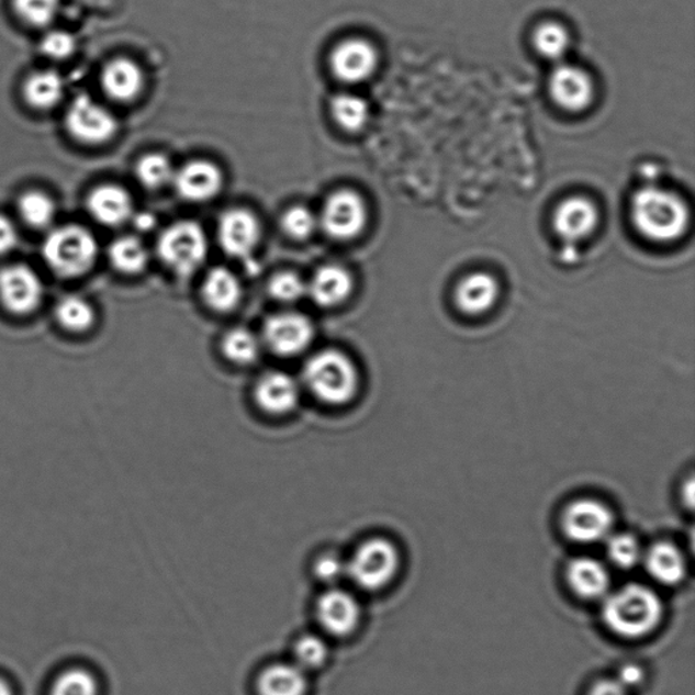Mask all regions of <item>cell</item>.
<instances>
[{
	"mask_svg": "<svg viewBox=\"0 0 695 695\" xmlns=\"http://www.w3.org/2000/svg\"><path fill=\"white\" fill-rule=\"evenodd\" d=\"M663 602L652 588L630 583L608 593L602 607L603 623L624 639H641L662 623Z\"/></svg>",
	"mask_w": 695,
	"mask_h": 695,
	"instance_id": "cell-1",
	"label": "cell"
},
{
	"mask_svg": "<svg viewBox=\"0 0 695 695\" xmlns=\"http://www.w3.org/2000/svg\"><path fill=\"white\" fill-rule=\"evenodd\" d=\"M631 220L646 238L671 243L686 232L691 214L676 194L648 187L640 189L631 200Z\"/></svg>",
	"mask_w": 695,
	"mask_h": 695,
	"instance_id": "cell-2",
	"label": "cell"
},
{
	"mask_svg": "<svg viewBox=\"0 0 695 695\" xmlns=\"http://www.w3.org/2000/svg\"><path fill=\"white\" fill-rule=\"evenodd\" d=\"M304 383L315 397L329 405H344L359 390V372L352 359L336 349L310 358L303 370Z\"/></svg>",
	"mask_w": 695,
	"mask_h": 695,
	"instance_id": "cell-3",
	"label": "cell"
},
{
	"mask_svg": "<svg viewBox=\"0 0 695 695\" xmlns=\"http://www.w3.org/2000/svg\"><path fill=\"white\" fill-rule=\"evenodd\" d=\"M43 257L51 271L63 279H78L94 267L99 243L89 229L77 224L52 229L44 239Z\"/></svg>",
	"mask_w": 695,
	"mask_h": 695,
	"instance_id": "cell-4",
	"label": "cell"
},
{
	"mask_svg": "<svg viewBox=\"0 0 695 695\" xmlns=\"http://www.w3.org/2000/svg\"><path fill=\"white\" fill-rule=\"evenodd\" d=\"M400 570V553L388 539L372 538L356 549L347 574L359 588L379 591L393 582Z\"/></svg>",
	"mask_w": 695,
	"mask_h": 695,
	"instance_id": "cell-5",
	"label": "cell"
},
{
	"mask_svg": "<svg viewBox=\"0 0 695 695\" xmlns=\"http://www.w3.org/2000/svg\"><path fill=\"white\" fill-rule=\"evenodd\" d=\"M158 256L166 267L181 276L192 274L206 257L203 228L194 222H178L158 239Z\"/></svg>",
	"mask_w": 695,
	"mask_h": 695,
	"instance_id": "cell-6",
	"label": "cell"
},
{
	"mask_svg": "<svg viewBox=\"0 0 695 695\" xmlns=\"http://www.w3.org/2000/svg\"><path fill=\"white\" fill-rule=\"evenodd\" d=\"M42 278L25 264H11L0 269V304L15 317L36 313L44 301Z\"/></svg>",
	"mask_w": 695,
	"mask_h": 695,
	"instance_id": "cell-7",
	"label": "cell"
},
{
	"mask_svg": "<svg viewBox=\"0 0 695 695\" xmlns=\"http://www.w3.org/2000/svg\"><path fill=\"white\" fill-rule=\"evenodd\" d=\"M66 126L75 141L90 146L111 141L119 128L113 113L86 94L78 96L68 105Z\"/></svg>",
	"mask_w": 695,
	"mask_h": 695,
	"instance_id": "cell-8",
	"label": "cell"
},
{
	"mask_svg": "<svg viewBox=\"0 0 695 695\" xmlns=\"http://www.w3.org/2000/svg\"><path fill=\"white\" fill-rule=\"evenodd\" d=\"M561 526L565 536L573 542H602L613 534L614 515L606 504L594 498H582L573 502L564 511Z\"/></svg>",
	"mask_w": 695,
	"mask_h": 695,
	"instance_id": "cell-9",
	"label": "cell"
},
{
	"mask_svg": "<svg viewBox=\"0 0 695 695\" xmlns=\"http://www.w3.org/2000/svg\"><path fill=\"white\" fill-rule=\"evenodd\" d=\"M321 224L329 237L348 240L363 232L367 224V206L358 193L343 189L326 200Z\"/></svg>",
	"mask_w": 695,
	"mask_h": 695,
	"instance_id": "cell-10",
	"label": "cell"
},
{
	"mask_svg": "<svg viewBox=\"0 0 695 695\" xmlns=\"http://www.w3.org/2000/svg\"><path fill=\"white\" fill-rule=\"evenodd\" d=\"M314 338V326L306 315L279 313L264 325V341L279 356H296L307 349Z\"/></svg>",
	"mask_w": 695,
	"mask_h": 695,
	"instance_id": "cell-11",
	"label": "cell"
},
{
	"mask_svg": "<svg viewBox=\"0 0 695 695\" xmlns=\"http://www.w3.org/2000/svg\"><path fill=\"white\" fill-rule=\"evenodd\" d=\"M317 618L326 634L335 637L352 635L360 623V605L352 594L332 588L320 596Z\"/></svg>",
	"mask_w": 695,
	"mask_h": 695,
	"instance_id": "cell-12",
	"label": "cell"
},
{
	"mask_svg": "<svg viewBox=\"0 0 695 695\" xmlns=\"http://www.w3.org/2000/svg\"><path fill=\"white\" fill-rule=\"evenodd\" d=\"M377 66V51L365 40H347L338 44L330 55L333 74L346 83L363 82L371 77Z\"/></svg>",
	"mask_w": 695,
	"mask_h": 695,
	"instance_id": "cell-13",
	"label": "cell"
},
{
	"mask_svg": "<svg viewBox=\"0 0 695 695\" xmlns=\"http://www.w3.org/2000/svg\"><path fill=\"white\" fill-rule=\"evenodd\" d=\"M550 94L557 105L570 112L584 111L594 99V83L582 68L561 65L550 75Z\"/></svg>",
	"mask_w": 695,
	"mask_h": 695,
	"instance_id": "cell-14",
	"label": "cell"
},
{
	"mask_svg": "<svg viewBox=\"0 0 695 695\" xmlns=\"http://www.w3.org/2000/svg\"><path fill=\"white\" fill-rule=\"evenodd\" d=\"M217 235L227 255L237 258L246 257L255 250L260 240V224L249 211L229 210L221 217Z\"/></svg>",
	"mask_w": 695,
	"mask_h": 695,
	"instance_id": "cell-15",
	"label": "cell"
},
{
	"mask_svg": "<svg viewBox=\"0 0 695 695\" xmlns=\"http://www.w3.org/2000/svg\"><path fill=\"white\" fill-rule=\"evenodd\" d=\"M177 193L192 203H203L220 193L223 176L220 168L206 160H193L175 173Z\"/></svg>",
	"mask_w": 695,
	"mask_h": 695,
	"instance_id": "cell-16",
	"label": "cell"
},
{
	"mask_svg": "<svg viewBox=\"0 0 695 695\" xmlns=\"http://www.w3.org/2000/svg\"><path fill=\"white\" fill-rule=\"evenodd\" d=\"M255 397L264 412L278 416L287 415L299 404L301 389L289 373L273 371L258 379Z\"/></svg>",
	"mask_w": 695,
	"mask_h": 695,
	"instance_id": "cell-17",
	"label": "cell"
},
{
	"mask_svg": "<svg viewBox=\"0 0 695 695\" xmlns=\"http://www.w3.org/2000/svg\"><path fill=\"white\" fill-rule=\"evenodd\" d=\"M89 214L102 226H122L134 215V205L125 189L117 186H101L91 191L88 198Z\"/></svg>",
	"mask_w": 695,
	"mask_h": 695,
	"instance_id": "cell-18",
	"label": "cell"
},
{
	"mask_svg": "<svg viewBox=\"0 0 695 695\" xmlns=\"http://www.w3.org/2000/svg\"><path fill=\"white\" fill-rule=\"evenodd\" d=\"M596 224V206L584 198L568 199L556 211V232L568 243H579L587 238L593 234Z\"/></svg>",
	"mask_w": 695,
	"mask_h": 695,
	"instance_id": "cell-19",
	"label": "cell"
},
{
	"mask_svg": "<svg viewBox=\"0 0 695 695\" xmlns=\"http://www.w3.org/2000/svg\"><path fill=\"white\" fill-rule=\"evenodd\" d=\"M567 579L573 593L583 599H601L610 588V573L607 568L591 557L572 560L567 568Z\"/></svg>",
	"mask_w": 695,
	"mask_h": 695,
	"instance_id": "cell-20",
	"label": "cell"
},
{
	"mask_svg": "<svg viewBox=\"0 0 695 695\" xmlns=\"http://www.w3.org/2000/svg\"><path fill=\"white\" fill-rule=\"evenodd\" d=\"M500 287L493 276L485 272L469 274L459 283L456 303L463 314L481 315L490 312L497 303Z\"/></svg>",
	"mask_w": 695,
	"mask_h": 695,
	"instance_id": "cell-21",
	"label": "cell"
},
{
	"mask_svg": "<svg viewBox=\"0 0 695 695\" xmlns=\"http://www.w3.org/2000/svg\"><path fill=\"white\" fill-rule=\"evenodd\" d=\"M352 291V276L340 266L320 268L307 284V294L321 307L338 306L347 301Z\"/></svg>",
	"mask_w": 695,
	"mask_h": 695,
	"instance_id": "cell-22",
	"label": "cell"
},
{
	"mask_svg": "<svg viewBox=\"0 0 695 695\" xmlns=\"http://www.w3.org/2000/svg\"><path fill=\"white\" fill-rule=\"evenodd\" d=\"M143 72L136 63L128 59H114L108 63L101 75V86L109 99L117 102H131L141 94Z\"/></svg>",
	"mask_w": 695,
	"mask_h": 695,
	"instance_id": "cell-23",
	"label": "cell"
},
{
	"mask_svg": "<svg viewBox=\"0 0 695 695\" xmlns=\"http://www.w3.org/2000/svg\"><path fill=\"white\" fill-rule=\"evenodd\" d=\"M642 562L649 576L658 583L677 585L686 576V560L682 551L670 542H658L644 551Z\"/></svg>",
	"mask_w": 695,
	"mask_h": 695,
	"instance_id": "cell-24",
	"label": "cell"
},
{
	"mask_svg": "<svg viewBox=\"0 0 695 695\" xmlns=\"http://www.w3.org/2000/svg\"><path fill=\"white\" fill-rule=\"evenodd\" d=\"M307 686L306 671L289 663L269 665L257 682L260 695H306Z\"/></svg>",
	"mask_w": 695,
	"mask_h": 695,
	"instance_id": "cell-25",
	"label": "cell"
},
{
	"mask_svg": "<svg viewBox=\"0 0 695 695\" xmlns=\"http://www.w3.org/2000/svg\"><path fill=\"white\" fill-rule=\"evenodd\" d=\"M203 298L211 309L220 313L232 312L243 298L237 276L226 268H215L206 274L203 283Z\"/></svg>",
	"mask_w": 695,
	"mask_h": 695,
	"instance_id": "cell-26",
	"label": "cell"
},
{
	"mask_svg": "<svg viewBox=\"0 0 695 695\" xmlns=\"http://www.w3.org/2000/svg\"><path fill=\"white\" fill-rule=\"evenodd\" d=\"M66 93V82L59 72L43 70L31 75L24 86L25 100L38 111H49L59 105Z\"/></svg>",
	"mask_w": 695,
	"mask_h": 695,
	"instance_id": "cell-27",
	"label": "cell"
},
{
	"mask_svg": "<svg viewBox=\"0 0 695 695\" xmlns=\"http://www.w3.org/2000/svg\"><path fill=\"white\" fill-rule=\"evenodd\" d=\"M55 317L61 329L74 335H83L93 329L97 312L88 299L78 295L61 298L55 307Z\"/></svg>",
	"mask_w": 695,
	"mask_h": 695,
	"instance_id": "cell-28",
	"label": "cell"
},
{
	"mask_svg": "<svg viewBox=\"0 0 695 695\" xmlns=\"http://www.w3.org/2000/svg\"><path fill=\"white\" fill-rule=\"evenodd\" d=\"M109 260L114 269L124 274H137L145 271L148 251L135 237H122L113 240L109 248Z\"/></svg>",
	"mask_w": 695,
	"mask_h": 695,
	"instance_id": "cell-29",
	"label": "cell"
},
{
	"mask_svg": "<svg viewBox=\"0 0 695 695\" xmlns=\"http://www.w3.org/2000/svg\"><path fill=\"white\" fill-rule=\"evenodd\" d=\"M224 356L233 363L248 366L255 363L261 352V343L255 333L245 327H235L223 337Z\"/></svg>",
	"mask_w": 695,
	"mask_h": 695,
	"instance_id": "cell-30",
	"label": "cell"
},
{
	"mask_svg": "<svg viewBox=\"0 0 695 695\" xmlns=\"http://www.w3.org/2000/svg\"><path fill=\"white\" fill-rule=\"evenodd\" d=\"M333 120L347 132H359L369 122V105L363 99L354 94H340L330 103Z\"/></svg>",
	"mask_w": 695,
	"mask_h": 695,
	"instance_id": "cell-31",
	"label": "cell"
},
{
	"mask_svg": "<svg viewBox=\"0 0 695 695\" xmlns=\"http://www.w3.org/2000/svg\"><path fill=\"white\" fill-rule=\"evenodd\" d=\"M19 211L27 226L45 228L55 221L56 204L47 193L29 191L19 200Z\"/></svg>",
	"mask_w": 695,
	"mask_h": 695,
	"instance_id": "cell-32",
	"label": "cell"
},
{
	"mask_svg": "<svg viewBox=\"0 0 695 695\" xmlns=\"http://www.w3.org/2000/svg\"><path fill=\"white\" fill-rule=\"evenodd\" d=\"M607 556L614 565L623 570H631L642 561L644 550H642L639 539L631 534H612L606 539Z\"/></svg>",
	"mask_w": 695,
	"mask_h": 695,
	"instance_id": "cell-33",
	"label": "cell"
},
{
	"mask_svg": "<svg viewBox=\"0 0 695 695\" xmlns=\"http://www.w3.org/2000/svg\"><path fill=\"white\" fill-rule=\"evenodd\" d=\"M136 177L143 187L158 189L173 181L175 170L165 155L149 154L137 164Z\"/></svg>",
	"mask_w": 695,
	"mask_h": 695,
	"instance_id": "cell-34",
	"label": "cell"
},
{
	"mask_svg": "<svg viewBox=\"0 0 695 695\" xmlns=\"http://www.w3.org/2000/svg\"><path fill=\"white\" fill-rule=\"evenodd\" d=\"M534 44L543 57L549 60H561L570 48V36L561 25L548 22L537 29L534 34Z\"/></svg>",
	"mask_w": 695,
	"mask_h": 695,
	"instance_id": "cell-35",
	"label": "cell"
},
{
	"mask_svg": "<svg viewBox=\"0 0 695 695\" xmlns=\"http://www.w3.org/2000/svg\"><path fill=\"white\" fill-rule=\"evenodd\" d=\"M13 3L16 15L34 27L51 25L60 10V0H14Z\"/></svg>",
	"mask_w": 695,
	"mask_h": 695,
	"instance_id": "cell-36",
	"label": "cell"
},
{
	"mask_svg": "<svg viewBox=\"0 0 695 695\" xmlns=\"http://www.w3.org/2000/svg\"><path fill=\"white\" fill-rule=\"evenodd\" d=\"M294 657L299 668L304 671H313L323 668L326 663L329 648L321 637L306 635L295 642Z\"/></svg>",
	"mask_w": 695,
	"mask_h": 695,
	"instance_id": "cell-37",
	"label": "cell"
},
{
	"mask_svg": "<svg viewBox=\"0 0 695 695\" xmlns=\"http://www.w3.org/2000/svg\"><path fill=\"white\" fill-rule=\"evenodd\" d=\"M51 695H99V685L90 672L70 670L57 677Z\"/></svg>",
	"mask_w": 695,
	"mask_h": 695,
	"instance_id": "cell-38",
	"label": "cell"
},
{
	"mask_svg": "<svg viewBox=\"0 0 695 695\" xmlns=\"http://www.w3.org/2000/svg\"><path fill=\"white\" fill-rule=\"evenodd\" d=\"M269 294L276 301L294 303L307 294V284L296 273L281 272L269 281Z\"/></svg>",
	"mask_w": 695,
	"mask_h": 695,
	"instance_id": "cell-39",
	"label": "cell"
},
{
	"mask_svg": "<svg viewBox=\"0 0 695 695\" xmlns=\"http://www.w3.org/2000/svg\"><path fill=\"white\" fill-rule=\"evenodd\" d=\"M315 226H317V221H315L312 211L301 205L292 206L281 220L283 232L289 237L298 240L309 238L313 234Z\"/></svg>",
	"mask_w": 695,
	"mask_h": 695,
	"instance_id": "cell-40",
	"label": "cell"
},
{
	"mask_svg": "<svg viewBox=\"0 0 695 695\" xmlns=\"http://www.w3.org/2000/svg\"><path fill=\"white\" fill-rule=\"evenodd\" d=\"M40 49L52 60H66L77 49V38L65 31H52L45 34Z\"/></svg>",
	"mask_w": 695,
	"mask_h": 695,
	"instance_id": "cell-41",
	"label": "cell"
},
{
	"mask_svg": "<svg viewBox=\"0 0 695 695\" xmlns=\"http://www.w3.org/2000/svg\"><path fill=\"white\" fill-rule=\"evenodd\" d=\"M314 572L321 582L337 583L347 574V562L336 554H326L315 562Z\"/></svg>",
	"mask_w": 695,
	"mask_h": 695,
	"instance_id": "cell-42",
	"label": "cell"
},
{
	"mask_svg": "<svg viewBox=\"0 0 695 695\" xmlns=\"http://www.w3.org/2000/svg\"><path fill=\"white\" fill-rule=\"evenodd\" d=\"M20 243L19 229L8 216L0 215V256L9 255Z\"/></svg>",
	"mask_w": 695,
	"mask_h": 695,
	"instance_id": "cell-43",
	"label": "cell"
},
{
	"mask_svg": "<svg viewBox=\"0 0 695 695\" xmlns=\"http://www.w3.org/2000/svg\"><path fill=\"white\" fill-rule=\"evenodd\" d=\"M644 670L640 665L629 663L619 669L616 680L629 691V688L640 686L644 682Z\"/></svg>",
	"mask_w": 695,
	"mask_h": 695,
	"instance_id": "cell-44",
	"label": "cell"
},
{
	"mask_svg": "<svg viewBox=\"0 0 695 695\" xmlns=\"http://www.w3.org/2000/svg\"><path fill=\"white\" fill-rule=\"evenodd\" d=\"M588 695H629V691L617 680H602L590 688Z\"/></svg>",
	"mask_w": 695,
	"mask_h": 695,
	"instance_id": "cell-45",
	"label": "cell"
},
{
	"mask_svg": "<svg viewBox=\"0 0 695 695\" xmlns=\"http://www.w3.org/2000/svg\"><path fill=\"white\" fill-rule=\"evenodd\" d=\"M134 224L139 232H148V229H152L155 226V220L153 215L147 214V212H143V214L135 217Z\"/></svg>",
	"mask_w": 695,
	"mask_h": 695,
	"instance_id": "cell-46",
	"label": "cell"
},
{
	"mask_svg": "<svg viewBox=\"0 0 695 695\" xmlns=\"http://www.w3.org/2000/svg\"><path fill=\"white\" fill-rule=\"evenodd\" d=\"M683 496L687 498V507L693 508L694 505V481L693 479L688 480L687 485L685 486V492H683Z\"/></svg>",
	"mask_w": 695,
	"mask_h": 695,
	"instance_id": "cell-47",
	"label": "cell"
},
{
	"mask_svg": "<svg viewBox=\"0 0 695 695\" xmlns=\"http://www.w3.org/2000/svg\"><path fill=\"white\" fill-rule=\"evenodd\" d=\"M0 695H13L8 683L2 680H0Z\"/></svg>",
	"mask_w": 695,
	"mask_h": 695,
	"instance_id": "cell-48",
	"label": "cell"
}]
</instances>
